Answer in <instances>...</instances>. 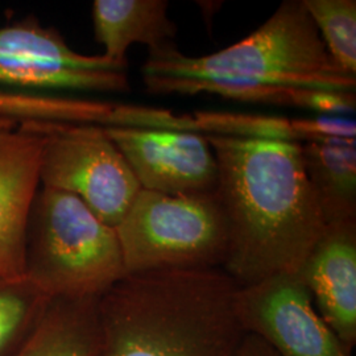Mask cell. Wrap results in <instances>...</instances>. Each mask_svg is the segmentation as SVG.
<instances>
[{
  "label": "cell",
  "mask_w": 356,
  "mask_h": 356,
  "mask_svg": "<svg viewBox=\"0 0 356 356\" xmlns=\"http://www.w3.org/2000/svg\"><path fill=\"white\" fill-rule=\"evenodd\" d=\"M0 89L36 91H128L126 72L120 70H74L0 64Z\"/></svg>",
  "instance_id": "obj_15"
},
{
  "label": "cell",
  "mask_w": 356,
  "mask_h": 356,
  "mask_svg": "<svg viewBox=\"0 0 356 356\" xmlns=\"http://www.w3.org/2000/svg\"><path fill=\"white\" fill-rule=\"evenodd\" d=\"M143 76L242 78L342 92L356 89V76L334 63L302 0L282 1L251 35L213 54L189 57L172 44L149 51Z\"/></svg>",
  "instance_id": "obj_3"
},
{
  "label": "cell",
  "mask_w": 356,
  "mask_h": 356,
  "mask_svg": "<svg viewBox=\"0 0 356 356\" xmlns=\"http://www.w3.org/2000/svg\"><path fill=\"white\" fill-rule=\"evenodd\" d=\"M334 63L356 76L355 0H302Z\"/></svg>",
  "instance_id": "obj_17"
},
{
  "label": "cell",
  "mask_w": 356,
  "mask_h": 356,
  "mask_svg": "<svg viewBox=\"0 0 356 356\" xmlns=\"http://www.w3.org/2000/svg\"><path fill=\"white\" fill-rule=\"evenodd\" d=\"M204 138L216 156V193L229 223L223 270L238 286L297 273L326 229L301 143Z\"/></svg>",
  "instance_id": "obj_1"
},
{
  "label": "cell",
  "mask_w": 356,
  "mask_h": 356,
  "mask_svg": "<svg viewBox=\"0 0 356 356\" xmlns=\"http://www.w3.org/2000/svg\"><path fill=\"white\" fill-rule=\"evenodd\" d=\"M300 143L356 140V123L346 116L318 115L316 118L291 119Z\"/></svg>",
  "instance_id": "obj_20"
},
{
  "label": "cell",
  "mask_w": 356,
  "mask_h": 356,
  "mask_svg": "<svg viewBox=\"0 0 356 356\" xmlns=\"http://www.w3.org/2000/svg\"><path fill=\"white\" fill-rule=\"evenodd\" d=\"M45 124L0 129V284L26 279V226L40 188Z\"/></svg>",
  "instance_id": "obj_9"
},
{
  "label": "cell",
  "mask_w": 356,
  "mask_h": 356,
  "mask_svg": "<svg viewBox=\"0 0 356 356\" xmlns=\"http://www.w3.org/2000/svg\"><path fill=\"white\" fill-rule=\"evenodd\" d=\"M40 186L76 195L114 229L141 191L124 156L95 124L44 126Z\"/></svg>",
  "instance_id": "obj_6"
},
{
  "label": "cell",
  "mask_w": 356,
  "mask_h": 356,
  "mask_svg": "<svg viewBox=\"0 0 356 356\" xmlns=\"http://www.w3.org/2000/svg\"><path fill=\"white\" fill-rule=\"evenodd\" d=\"M238 288L219 268L126 275L98 300V356H231Z\"/></svg>",
  "instance_id": "obj_2"
},
{
  "label": "cell",
  "mask_w": 356,
  "mask_h": 356,
  "mask_svg": "<svg viewBox=\"0 0 356 356\" xmlns=\"http://www.w3.org/2000/svg\"><path fill=\"white\" fill-rule=\"evenodd\" d=\"M99 298L49 300L8 356H98Z\"/></svg>",
  "instance_id": "obj_12"
},
{
  "label": "cell",
  "mask_w": 356,
  "mask_h": 356,
  "mask_svg": "<svg viewBox=\"0 0 356 356\" xmlns=\"http://www.w3.org/2000/svg\"><path fill=\"white\" fill-rule=\"evenodd\" d=\"M48 301L26 279L0 284V356L22 343Z\"/></svg>",
  "instance_id": "obj_18"
},
{
  "label": "cell",
  "mask_w": 356,
  "mask_h": 356,
  "mask_svg": "<svg viewBox=\"0 0 356 356\" xmlns=\"http://www.w3.org/2000/svg\"><path fill=\"white\" fill-rule=\"evenodd\" d=\"M231 356H277L266 342L254 334H244L236 350Z\"/></svg>",
  "instance_id": "obj_22"
},
{
  "label": "cell",
  "mask_w": 356,
  "mask_h": 356,
  "mask_svg": "<svg viewBox=\"0 0 356 356\" xmlns=\"http://www.w3.org/2000/svg\"><path fill=\"white\" fill-rule=\"evenodd\" d=\"M197 131L204 135L300 143L288 118L272 115L197 111Z\"/></svg>",
  "instance_id": "obj_19"
},
{
  "label": "cell",
  "mask_w": 356,
  "mask_h": 356,
  "mask_svg": "<svg viewBox=\"0 0 356 356\" xmlns=\"http://www.w3.org/2000/svg\"><path fill=\"white\" fill-rule=\"evenodd\" d=\"M141 189L165 195L214 193L216 156L204 134L154 128L104 127Z\"/></svg>",
  "instance_id": "obj_8"
},
{
  "label": "cell",
  "mask_w": 356,
  "mask_h": 356,
  "mask_svg": "<svg viewBox=\"0 0 356 356\" xmlns=\"http://www.w3.org/2000/svg\"><path fill=\"white\" fill-rule=\"evenodd\" d=\"M301 149L326 226L356 220V140L301 143Z\"/></svg>",
  "instance_id": "obj_13"
},
{
  "label": "cell",
  "mask_w": 356,
  "mask_h": 356,
  "mask_svg": "<svg viewBox=\"0 0 356 356\" xmlns=\"http://www.w3.org/2000/svg\"><path fill=\"white\" fill-rule=\"evenodd\" d=\"M0 64L74 70L127 69V64L110 61L103 54L73 51L54 28L41 26L32 19L0 28Z\"/></svg>",
  "instance_id": "obj_14"
},
{
  "label": "cell",
  "mask_w": 356,
  "mask_h": 356,
  "mask_svg": "<svg viewBox=\"0 0 356 356\" xmlns=\"http://www.w3.org/2000/svg\"><path fill=\"white\" fill-rule=\"evenodd\" d=\"M235 310L244 332L259 337L277 356H351L297 273L239 286Z\"/></svg>",
  "instance_id": "obj_7"
},
{
  "label": "cell",
  "mask_w": 356,
  "mask_h": 356,
  "mask_svg": "<svg viewBox=\"0 0 356 356\" xmlns=\"http://www.w3.org/2000/svg\"><path fill=\"white\" fill-rule=\"evenodd\" d=\"M124 276L114 227L76 195L38 188L26 226V280L49 300L99 298Z\"/></svg>",
  "instance_id": "obj_4"
},
{
  "label": "cell",
  "mask_w": 356,
  "mask_h": 356,
  "mask_svg": "<svg viewBox=\"0 0 356 356\" xmlns=\"http://www.w3.org/2000/svg\"><path fill=\"white\" fill-rule=\"evenodd\" d=\"M166 0H95L92 24L103 56L127 64L128 48L144 44L149 51L172 44L177 26L168 17Z\"/></svg>",
  "instance_id": "obj_11"
},
{
  "label": "cell",
  "mask_w": 356,
  "mask_h": 356,
  "mask_svg": "<svg viewBox=\"0 0 356 356\" xmlns=\"http://www.w3.org/2000/svg\"><path fill=\"white\" fill-rule=\"evenodd\" d=\"M126 275L223 266L227 218L216 191L165 195L141 189L115 227Z\"/></svg>",
  "instance_id": "obj_5"
},
{
  "label": "cell",
  "mask_w": 356,
  "mask_h": 356,
  "mask_svg": "<svg viewBox=\"0 0 356 356\" xmlns=\"http://www.w3.org/2000/svg\"><path fill=\"white\" fill-rule=\"evenodd\" d=\"M298 108L329 116L354 114L356 110L355 92L301 89Z\"/></svg>",
  "instance_id": "obj_21"
},
{
  "label": "cell",
  "mask_w": 356,
  "mask_h": 356,
  "mask_svg": "<svg viewBox=\"0 0 356 356\" xmlns=\"http://www.w3.org/2000/svg\"><path fill=\"white\" fill-rule=\"evenodd\" d=\"M319 316L348 351L356 344V220L327 225L298 269Z\"/></svg>",
  "instance_id": "obj_10"
},
{
  "label": "cell",
  "mask_w": 356,
  "mask_h": 356,
  "mask_svg": "<svg viewBox=\"0 0 356 356\" xmlns=\"http://www.w3.org/2000/svg\"><path fill=\"white\" fill-rule=\"evenodd\" d=\"M147 89L157 94L210 92L232 101L296 107L297 89L242 78H177L143 76Z\"/></svg>",
  "instance_id": "obj_16"
}]
</instances>
